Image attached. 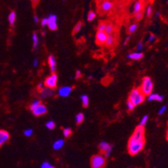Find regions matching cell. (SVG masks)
I'll list each match as a JSON object with an SVG mask.
<instances>
[{"label": "cell", "instance_id": "13", "mask_svg": "<svg viewBox=\"0 0 168 168\" xmlns=\"http://www.w3.org/2000/svg\"><path fill=\"white\" fill-rule=\"evenodd\" d=\"M48 63H49V68H50L52 74L55 73V71H56V60H55V58L53 55H49V56Z\"/></svg>", "mask_w": 168, "mask_h": 168}, {"label": "cell", "instance_id": "35", "mask_svg": "<svg viewBox=\"0 0 168 168\" xmlns=\"http://www.w3.org/2000/svg\"><path fill=\"white\" fill-rule=\"evenodd\" d=\"M152 13V7L151 5H147L146 8V15L147 17H150Z\"/></svg>", "mask_w": 168, "mask_h": 168}, {"label": "cell", "instance_id": "48", "mask_svg": "<svg viewBox=\"0 0 168 168\" xmlns=\"http://www.w3.org/2000/svg\"><path fill=\"white\" fill-rule=\"evenodd\" d=\"M33 22H34V23H38V22H39V19H38L37 16H34V17H33Z\"/></svg>", "mask_w": 168, "mask_h": 168}, {"label": "cell", "instance_id": "27", "mask_svg": "<svg viewBox=\"0 0 168 168\" xmlns=\"http://www.w3.org/2000/svg\"><path fill=\"white\" fill-rule=\"evenodd\" d=\"M41 104V102H40V100H34L33 103H31V105H29V110H31V111H33V110H34V109H36L38 106H39V105Z\"/></svg>", "mask_w": 168, "mask_h": 168}, {"label": "cell", "instance_id": "41", "mask_svg": "<svg viewBox=\"0 0 168 168\" xmlns=\"http://www.w3.org/2000/svg\"><path fill=\"white\" fill-rule=\"evenodd\" d=\"M112 148H113V146H111V147H110V148L109 149V150H108V151H107L105 154H104L105 158H108V157L110 156V154H111V151H112Z\"/></svg>", "mask_w": 168, "mask_h": 168}, {"label": "cell", "instance_id": "8", "mask_svg": "<svg viewBox=\"0 0 168 168\" xmlns=\"http://www.w3.org/2000/svg\"><path fill=\"white\" fill-rule=\"evenodd\" d=\"M48 28L51 31H55L58 29V24H57V16L54 14H50L48 17Z\"/></svg>", "mask_w": 168, "mask_h": 168}, {"label": "cell", "instance_id": "19", "mask_svg": "<svg viewBox=\"0 0 168 168\" xmlns=\"http://www.w3.org/2000/svg\"><path fill=\"white\" fill-rule=\"evenodd\" d=\"M65 146V141L63 139H59L57 141H55L54 144H53V148L56 151L60 150L63 146Z\"/></svg>", "mask_w": 168, "mask_h": 168}, {"label": "cell", "instance_id": "44", "mask_svg": "<svg viewBox=\"0 0 168 168\" xmlns=\"http://www.w3.org/2000/svg\"><path fill=\"white\" fill-rule=\"evenodd\" d=\"M154 40H155V35L151 34V35H150V38H149V43H152Z\"/></svg>", "mask_w": 168, "mask_h": 168}, {"label": "cell", "instance_id": "12", "mask_svg": "<svg viewBox=\"0 0 168 168\" xmlns=\"http://www.w3.org/2000/svg\"><path fill=\"white\" fill-rule=\"evenodd\" d=\"M9 138H10L9 133L7 130H0V147L3 146L9 140Z\"/></svg>", "mask_w": 168, "mask_h": 168}, {"label": "cell", "instance_id": "3", "mask_svg": "<svg viewBox=\"0 0 168 168\" xmlns=\"http://www.w3.org/2000/svg\"><path fill=\"white\" fill-rule=\"evenodd\" d=\"M145 146V141L144 142H128V152L130 155H137L141 151H142Z\"/></svg>", "mask_w": 168, "mask_h": 168}, {"label": "cell", "instance_id": "20", "mask_svg": "<svg viewBox=\"0 0 168 168\" xmlns=\"http://www.w3.org/2000/svg\"><path fill=\"white\" fill-rule=\"evenodd\" d=\"M115 36L113 35V34H110V35H108V38L106 39V42H105V45L107 46V47H112V46L115 45Z\"/></svg>", "mask_w": 168, "mask_h": 168}, {"label": "cell", "instance_id": "47", "mask_svg": "<svg viewBox=\"0 0 168 168\" xmlns=\"http://www.w3.org/2000/svg\"><path fill=\"white\" fill-rule=\"evenodd\" d=\"M130 36H128V37L126 38V39L125 40V42H124V45H126V44L128 43V41L130 40Z\"/></svg>", "mask_w": 168, "mask_h": 168}, {"label": "cell", "instance_id": "18", "mask_svg": "<svg viewBox=\"0 0 168 168\" xmlns=\"http://www.w3.org/2000/svg\"><path fill=\"white\" fill-rule=\"evenodd\" d=\"M40 94H41V97L44 98V99H45L47 97H50L54 96L53 91L50 90V89H49V88H46V87H45L42 91H40Z\"/></svg>", "mask_w": 168, "mask_h": 168}, {"label": "cell", "instance_id": "9", "mask_svg": "<svg viewBox=\"0 0 168 168\" xmlns=\"http://www.w3.org/2000/svg\"><path fill=\"white\" fill-rule=\"evenodd\" d=\"M107 38H108V35L105 33V32H97L96 34V42L99 45H101L104 44L105 45Z\"/></svg>", "mask_w": 168, "mask_h": 168}, {"label": "cell", "instance_id": "1", "mask_svg": "<svg viewBox=\"0 0 168 168\" xmlns=\"http://www.w3.org/2000/svg\"><path fill=\"white\" fill-rule=\"evenodd\" d=\"M128 100H130L135 106L142 104L145 100V96L139 88H134L130 92Z\"/></svg>", "mask_w": 168, "mask_h": 168}, {"label": "cell", "instance_id": "30", "mask_svg": "<svg viewBox=\"0 0 168 168\" xmlns=\"http://www.w3.org/2000/svg\"><path fill=\"white\" fill-rule=\"evenodd\" d=\"M137 29H138V24H132L128 29V32H129V33H134Z\"/></svg>", "mask_w": 168, "mask_h": 168}, {"label": "cell", "instance_id": "5", "mask_svg": "<svg viewBox=\"0 0 168 168\" xmlns=\"http://www.w3.org/2000/svg\"><path fill=\"white\" fill-rule=\"evenodd\" d=\"M129 141L130 142H144L145 141V127L137 126Z\"/></svg>", "mask_w": 168, "mask_h": 168}, {"label": "cell", "instance_id": "4", "mask_svg": "<svg viewBox=\"0 0 168 168\" xmlns=\"http://www.w3.org/2000/svg\"><path fill=\"white\" fill-rule=\"evenodd\" d=\"M105 166V157L104 155H95L91 158V168H104Z\"/></svg>", "mask_w": 168, "mask_h": 168}, {"label": "cell", "instance_id": "49", "mask_svg": "<svg viewBox=\"0 0 168 168\" xmlns=\"http://www.w3.org/2000/svg\"><path fill=\"white\" fill-rule=\"evenodd\" d=\"M167 139L168 141V130H167Z\"/></svg>", "mask_w": 168, "mask_h": 168}, {"label": "cell", "instance_id": "25", "mask_svg": "<svg viewBox=\"0 0 168 168\" xmlns=\"http://www.w3.org/2000/svg\"><path fill=\"white\" fill-rule=\"evenodd\" d=\"M106 26H107L106 22H104V21L100 22L98 25V28H97V32H105Z\"/></svg>", "mask_w": 168, "mask_h": 168}, {"label": "cell", "instance_id": "2", "mask_svg": "<svg viewBox=\"0 0 168 168\" xmlns=\"http://www.w3.org/2000/svg\"><path fill=\"white\" fill-rule=\"evenodd\" d=\"M143 93L145 96H149L151 94H152L153 91V82L151 79L148 76H146L142 79V84L139 88Z\"/></svg>", "mask_w": 168, "mask_h": 168}, {"label": "cell", "instance_id": "28", "mask_svg": "<svg viewBox=\"0 0 168 168\" xmlns=\"http://www.w3.org/2000/svg\"><path fill=\"white\" fill-rule=\"evenodd\" d=\"M148 119L149 117L147 115H146V116H144L142 118V120H141V121H140V124H139V126H142V127H145V125H146V123L148 121Z\"/></svg>", "mask_w": 168, "mask_h": 168}, {"label": "cell", "instance_id": "42", "mask_svg": "<svg viewBox=\"0 0 168 168\" xmlns=\"http://www.w3.org/2000/svg\"><path fill=\"white\" fill-rule=\"evenodd\" d=\"M143 49V45L142 42H140L138 45H137V48H136V49H137V52H141L142 50Z\"/></svg>", "mask_w": 168, "mask_h": 168}, {"label": "cell", "instance_id": "14", "mask_svg": "<svg viewBox=\"0 0 168 168\" xmlns=\"http://www.w3.org/2000/svg\"><path fill=\"white\" fill-rule=\"evenodd\" d=\"M143 9V3L142 1H136L135 2L134 5H133V9H132V13L133 14L136 15V13L139 12H142Z\"/></svg>", "mask_w": 168, "mask_h": 168}, {"label": "cell", "instance_id": "26", "mask_svg": "<svg viewBox=\"0 0 168 168\" xmlns=\"http://www.w3.org/2000/svg\"><path fill=\"white\" fill-rule=\"evenodd\" d=\"M84 116L83 113H79L76 115V116H75V122L77 125H79V124H81V123L84 121Z\"/></svg>", "mask_w": 168, "mask_h": 168}, {"label": "cell", "instance_id": "40", "mask_svg": "<svg viewBox=\"0 0 168 168\" xmlns=\"http://www.w3.org/2000/svg\"><path fill=\"white\" fill-rule=\"evenodd\" d=\"M48 25V18H44L41 20V26L45 27V26Z\"/></svg>", "mask_w": 168, "mask_h": 168}, {"label": "cell", "instance_id": "10", "mask_svg": "<svg viewBox=\"0 0 168 168\" xmlns=\"http://www.w3.org/2000/svg\"><path fill=\"white\" fill-rule=\"evenodd\" d=\"M32 112L33 116H41L47 113V107L45 105L41 103L36 109L33 110Z\"/></svg>", "mask_w": 168, "mask_h": 168}, {"label": "cell", "instance_id": "45", "mask_svg": "<svg viewBox=\"0 0 168 168\" xmlns=\"http://www.w3.org/2000/svg\"><path fill=\"white\" fill-rule=\"evenodd\" d=\"M79 77H81V72L79 70H77L75 73V79H79Z\"/></svg>", "mask_w": 168, "mask_h": 168}, {"label": "cell", "instance_id": "29", "mask_svg": "<svg viewBox=\"0 0 168 168\" xmlns=\"http://www.w3.org/2000/svg\"><path fill=\"white\" fill-rule=\"evenodd\" d=\"M96 12H94V11H90L89 13H88V15H87V20L88 21H93V20L96 19Z\"/></svg>", "mask_w": 168, "mask_h": 168}, {"label": "cell", "instance_id": "50", "mask_svg": "<svg viewBox=\"0 0 168 168\" xmlns=\"http://www.w3.org/2000/svg\"><path fill=\"white\" fill-rule=\"evenodd\" d=\"M167 3H168V1H167Z\"/></svg>", "mask_w": 168, "mask_h": 168}, {"label": "cell", "instance_id": "37", "mask_svg": "<svg viewBox=\"0 0 168 168\" xmlns=\"http://www.w3.org/2000/svg\"><path fill=\"white\" fill-rule=\"evenodd\" d=\"M126 106H127V109L130 110V111H131V110H133L135 109V105H133V104L131 103L130 100H127V102H126Z\"/></svg>", "mask_w": 168, "mask_h": 168}, {"label": "cell", "instance_id": "6", "mask_svg": "<svg viewBox=\"0 0 168 168\" xmlns=\"http://www.w3.org/2000/svg\"><path fill=\"white\" fill-rule=\"evenodd\" d=\"M57 82H58V76L55 73L51 74L49 76L46 78L45 80V87L46 88H49L50 90H54L56 88L57 86Z\"/></svg>", "mask_w": 168, "mask_h": 168}, {"label": "cell", "instance_id": "24", "mask_svg": "<svg viewBox=\"0 0 168 168\" xmlns=\"http://www.w3.org/2000/svg\"><path fill=\"white\" fill-rule=\"evenodd\" d=\"M80 99H81V102H82V105H83V107L84 108H87L88 105H89V97L87 96L86 95H83L80 96Z\"/></svg>", "mask_w": 168, "mask_h": 168}, {"label": "cell", "instance_id": "11", "mask_svg": "<svg viewBox=\"0 0 168 168\" xmlns=\"http://www.w3.org/2000/svg\"><path fill=\"white\" fill-rule=\"evenodd\" d=\"M72 90H73V88L71 86H69V85L63 86L58 91V95L60 97H68L70 95Z\"/></svg>", "mask_w": 168, "mask_h": 168}, {"label": "cell", "instance_id": "17", "mask_svg": "<svg viewBox=\"0 0 168 168\" xmlns=\"http://www.w3.org/2000/svg\"><path fill=\"white\" fill-rule=\"evenodd\" d=\"M112 146V145H110L109 143L105 142H101L99 144V149L100 151L102 152V153H105Z\"/></svg>", "mask_w": 168, "mask_h": 168}, {"label": "cell", "instance_id": "43", "mask_svg": "<svg viewBox=\"0 0 168 168\" xmlns=\"http://www.w3.org/2000/svg\"><path fill=\"white\" fill-rule=\"evenodd\" d=\"M38 65H39V60H38V59H33V67H37Z\"/></svg>", "mask_w": 168, "mask_h": 168}, {"label": "cell", "instance_id": "7", "mask_svg": "<svg viewBox=\"0 0 168 168\" xmlns=\"http://www.w3.org/2000/svg\"><path fill=\"white\" fill-rule=\"evenodd\" d=\"M114 3L110 1H102L100 2V4L99 5V10L102 13H106L110 12L113 8Z\"/></svg>", "mask_w": 168, "mask_h": 168}, {"label": "cell", "instance_id": "22", "mask_svg": "<svg viewBox=\"0 0 168 168\" xmlns=\"http://www.w3.org/2000/svg\"><path fill=\"white\" fill-rule=\"evenodd\" d=\"M16 21V13L14 11H12L8 15V23L10 25H13Z\"/></svg>", "mask_w": 168, "mask_h": 168}, {"label": "cell", "instance_id": "15", "mask_svg": "<svg viewBox=\"0 0 168 168\" xmlns=\"http://www.w3.org/2000/svg\"><path fill=\"white\" fill-rule=\"evenodd\" d=\"M144 57V54L142 52H134V53H130L127 55V58L132 60H140Z\"/></svg>", "mask_w": 168, "mask_h": 168}, {"label": "cell", "instance_id": "32", "mask_svg": "<svg viewBox=\"0 0 168 168\" xmlns=\"http://www.w3.org/2000/svg\"><path fill=\"white\" fill-rule=\"evenodd\" d=\"M63 134H64L65 137L68 138V137H70L72 135V130L70 128H69V127L65 128V129L63 130Z\"/></svg>", "mask_w": 168, "mask_h": 168}, {"label": "cell", "instance_id": "21", "mask_svg": "<svg viewBox=\"0 0 168 168\" xmlns=\"http://www.w3.org/2000/svg\"><path fill=\"white\" fill-rule=\"evenodd\" d=\"M114 30H115L114 25H113L111 23H107V26H106V29H105V33H106L107 35L113 34Z\"/></svg>", "mask_w": 168, "mask_h": 168}, {"label": "cell", "instance_id": "46", "mask_svg": "<svg viewBox=\"0 0 168 168\" xmlns=\"http://www.w3.org/2000/svg\"><path fill=\"white\" fill-rule=\"evenodd\" d=\"M44 88H45V87H44V84H43V83H39V84H38V89H39V91H41Z\"/></svg>", "mask_w": 168, "mask_h": 168}, {"label": "cell", "instance_id": "34", "mask_svg": "<svg viewBox=\"0 0 168 168\" xmlns=\"http://www.w3.org/2000/svg\"><path fill=\"white\" fill-rule=\"evenodd\" d=\"M41 168H54V166H53L51 163L48 162H45L42 163Z\"/></svg>", "mask_w": 168, "mask_h": 168}, {"label": "cell", "instance_id": "38", "mask_svg": "<svg viewBox=\"0 0 168 168\" xmlns=\"http://www.w3.org/2000/svg\"><path fill=\"white\" fill-rule=\"evenodd\" d=\"M24 135L27 137H29L33 135V130L32 129H27L24 131Z\"/></svg>", "mask_w": 168, "mask_h": 168}, {"label": "cell", "instance_id": "39", "mask_svg": "<svg viewBox=\"0 0 168 168\" xmlns=\"http://www.w3.org/2000/svg\"><path fill=\"white\" fill-rule=\"evenodd\" d=\"M167 110V106H165V105H163L162 106L161 108H160V110H158V115H163L164 113H165V111Z\"/></svg>", "mask_w": 168, "mask_h": 168}, {"label": "cell", "instance_id": "33", "mask_svg": "<svg viewBox=\"0 0 168 168\" xmlns=\"http://www.w3.org/2000/svg\"><path fill=\"white\" fill-rule=\"evenodd\" d=\"M81 28H82V22H79L77 24L75 25V27L74 28V30H73L74 33H76L79 32L80 29H81Z\"/></svg>", "mask_w": 168, "mask_h": 168}, {"label": "cell", "instance_id": "36", "mask_svg": "<svg viewBox=\"0 0 168 168\" xmlns=\"http://www.w3.org/2000/svg\"><path fill=\"white\" fill-rule=\"evenodd\" d=\"M143 16H144V13H143V11H142V12L136 13L135 15V19H136V21H140L143 19Z\"/></svg>", "mask_w": 168, "mask_h": 168}, {"label": "cell", "instance_id": "16", "mask_svg": "<svg viewBox=\"0 0 168 168\" xmlns=\"http://www.w3.org/2000/svg\"><path fill=\"white\" fill-rule=\"evenodd\" d=\"M147 100L149 101H162L163 96L159 94H156V93H152L149 96Z\"/></svg>", "mask_w": 168, "mask_h": 168}, {"label": "cell", "instance_id": "23", "mask_svg": "<svg viewBox=\"0 0 168 168\" xmlns=\"http://www.w3.org/2000/svg\"><path fill=\"white\" fill-rule=\"evenodd\" d=\"M32 40H33V49H36L39 45V37L36 33H33L32 34Z\"/></svg>", "mask_w": 168, "mask_h": 168}, {"label": "cell", "instance_id": "31", "mask_svg": "<svg viewBox=\"0 0 168 168\" xmlns=\"http://www.w3.org/2000/svg\"><path fill=\"white\" fill-rule=\"evenodd\" d=\"M46 128H48L49 130H54L55 128V123L53 121H47L45 124Z\"/></svg>", "mask_w": 168, "mask_h": 168}]
</instances>
